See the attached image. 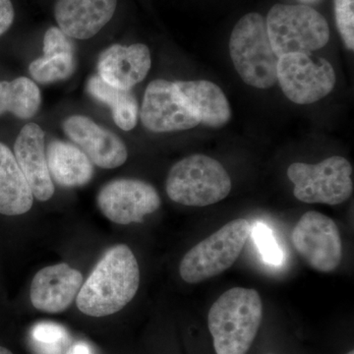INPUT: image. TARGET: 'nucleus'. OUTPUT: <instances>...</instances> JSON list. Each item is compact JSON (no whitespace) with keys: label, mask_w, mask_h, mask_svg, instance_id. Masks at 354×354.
Here are the masks:
<instances>
[{"label":"nucleus","mask_w":354,"mask_h":354,"mask_svg":"<svg viewBox=\"0 0 354 354\" xmlns=\"http://www.w3.org/2000/svg\"><path fill=\"white\" fill-rule=\"evenodd\" d=\"M140 285L136 257L125 244L106 251L76 297V305L85 315L104 317L118 313L132 301Z\"/></svg>","instance_id":"nucleus-1"},{"label":"nucleus","mask_w":354,"mask_h":354,"mask_svg":"<svg viewBox=\"0 0 354 354\" xmlns=\"http://www.w3.org/2000/svg\"><path fill=\"white\" fill-rule=\"evenodd\" d=\"M263 320V304L252 288H234L212 305L208 328L216 354H246Z\"/></svg>","instance_id":"nucleus-2"},{"label":"nucleus","mask_w":354,"mask_h":354,"mask_svg":"<svg viewBox=\"0 0 354 354\" xmlns=\"http://www.w3.org/2000/svg\"><path fill=\"white\" fill-rule=\"evenodd\" d=\"M230 53L237 73L247 85L269 88L277 83L279 57L272 50L266 19L259 13L246 14L232 30Z\"/></svg>","instance_id":"nucleus-3"},{"label":"nucleus","mask_w":354,"mask_h":354,"mask_svg":"<svg viewBox=\"0 0 354 354\" xmlns=\"http://www.w3.org/2000/svg\"><path fill=\"white\" fill-rule=\"evenodd\" d=\"M232 179L215 158L196 153L176 162L167 176L165 190L172 201L189 207H206L225 199Z\"/></svg>","instance_id":"nucleus-4"},{"label":"nucleus","mask_w":354,"mask_h":354,"mask_svg":"<svg viewBox=\"0 0 354 354\" xmlns=\"http://www.w3.org/2000/svg\"><path fill=\"white\" fill-rule=\"evenodd\" d=\"M268 35L277 57L320 50L330 39L322 14L307 6L274 4L266 18Z\"/></svg>","instance_id":"nucleus-5"},{"label":"nucleus","mask_w":354,"mask_h":354,"mask_svg":"<svg viewBox=\"0 0 354 354\" xmlns=\"http://www.w3.org/2000/svg\"><path fill=\"white\" fill-rule=\"evenodd\" d=\"M250 232V223L244 218L223 225L185 254L179 265L181 279L198 283L227 271L241 255Z\"/></svg>","instance_id":"nucleus-6"},{"label":"nucleus","mask_w":354,"mask_h":354,"mask_svg":"<svg viewBox=\"0 0 354 354\" xmlns=\"http://www.w3.org/2000/svg\"><path fill=\"white\" fill-rule=\"evenodd\" d=\"M353 171L346 158L334 156L316 165L295 162L288 167V176L299 201L335 206L353 195Z\"/></svg>","instance_id":"nucleus-7"},{"label":"nucleus","mask_w":354,"mask_h":354,"mask_svg":"<svg viewBox=\"0 0 354 354\" xmlns=\"http://www.w3.org/2000/svg\"><path fill=\"white\" fill-rule=\"evenodd\" d=\"M334 67L324 58L307 53H290L279 57L277 82L288 100L297 104L320 101L334 90Z\"/></svg>","instance_id":"nucleus-8"},{"label":"nucleus","mask_w":354,"mask_h":354,"mask_svg":"<svg viewBox=\"0 0 354 354\" xmlns=\"http://www.w3.org/2000/svg\"><path fill=\"white\" fill-rule=\"evenodd\" d=\"M297 252L315 271H335L342 259L341 232L334 220L318 212H307L291 234Z\"/></svg>","instance_id":"nucleus-9"},{"label":"nucleus","mask_w":354,"mask_h":354,"mask_svg":"<svg viewBox=\"0 0 354 354\" xmlns=\"http://www.w3.org/2000/svg\"><path fill=\"white\" fill-rule=\"evenodd\" d=\"M140 118L144 127L155 133L183 131L201 124L176 82L157 79L144 94Z\"/></svg>","instance_id":"nucleus-10"},{"label":"nucleus","mask_w":354,"mask_h":354,"mask_svg":"<svg viewBox=\"0 0 354 354\" xmlns=\"http://www.w3.org/2000/svg\"><path fill=\"white\" fill-rule=\"evenodd\" d=\"M102 215L118 225L142 223L160 209L162 201L150 183L139 179L120 178L102 186L97 197Z\"/></svg>","instance_id":"nucleus-11"},{"label":"nucleus","mask_w":354,"mask_h":354,"mask_svg":"<svg viewBox=\"0 0 354 354\" xmlns=\"http://www.w3.org/2000/svg\"><path fill=\"white\" fill-rule=\"evenodd\" d=\"M64 131L90 158L93 165L113 169L127 162L128 152L122 140L106 128L84 115H72L64 120Z\"/></svg>","instance_id":"nucleus-12"},{"label":"nucleus","mask_w":354,"mask_h":354,"mask_svg":"<svg viewBox=\"0 0 354 354\" xmlns=\"http://www.w3.org/2000/svg\"><path fill=\"white\" fill-rule=\"evenodd\" d=\"M84 283L83 274L66 263L48 266L32 279V306L46 313H62L75 301Z\"/></svg>","instance_id":"nucleus-13"},{"label":"nucleus","mask_w":354,"mask_h":354,"mask_svg":"<svg viewBox=\"0 0 354 354\" xmlns=\"http://www.w3.org/2000/svg\"><path fill=\"white\" fill-rule=\"evenodd\" d=\"M14 156L32 196L41 202L50 200L55 194V184L48 169L44 132L37 123H28L21 129L14 144Z\"/></svg>","instance_id":"nucleus-14"},{"label":"nucleus","mask_w":354,"mask_h":354,"mask_svg":"<svg viewBox=\"0 0 354 354\" xmlns=\"http://www.w3.org/2000/svg\"><path fill=\"white\" fill-rule=\"evenodd\" d=\"M151 65L152 58L146 44H113L100 55L97 72L109 85L131 90L146 78Z\"/></svg>","instance_id":"nucleus-15"},{"label":"nucleus","mask_w":354,"mask_h":354,"mask_svg":"<svg viewBox=\"0 0 354 354\" xmlns=\"http://www.w3.org/2000/svg\"><path fill=\"white\" fill-rule=\"evenodd\" d=\"M116 6L118 0H57L55 18L69 38L88 39L108 24Z\"/></svg>","instance_id":"nucleus-16"},{"label":"nucleus","mask_w":354,"mask_h":354,"mask_svg":"<svg viewBox=\"0 0 354 354\" xmlns=\"http://www.w3.org/2000/svg\"><path fill=\"white\" fill-rule=\"evenodd\" d=\"M46 153L51 179L62 187H81L92 180L94 165L78 147L53 140Z\"/></svg>","instance_id":"nucleus-17"},{"label":"nucleus","mask_w":354,"mask_h":354,"mask_svg":"<svg viewBox=\"0 0 354 354\" xmlns=\"http://www.w3.org/2000/svg\"><path fill=\"white\" fill-rule=\"evenodd\" d=\"M34 196L15 156L0 142V214L24 215L32 209Z\"/></svg>","instance_id":"nucleus-18"},{"label":"nucleus","mask_w":354,"mask_h":354,"mask_svg":"<svg viewBox=\"0 0 354 354\" xmlns=\"http://www.w3.org/2000/svg\"><path fill=\"white\" fill-rule=\"evenodd\" d=\"M191 106L205 127L221 128L232 118V109L225 93L215 83L207 80L176 81Z\"/></svg>","instance_id":"nucleus-19"},{"label":"nucleus","mask_w":354,"mask_h":354,"mask_svg":"<svg viewBox=\"0 0 354 354\" xmlns=\"http://www.w3.org/2000/svg\"><path fill=\"white\" fill-rule=\"evenodd\" d=\"M87 91L95 101L106 104L111 109L114 122L120 129L130 131L136 127L139 106L131 90L114 87L95 75L88 79Z\"/></svg>","instance_id":"nucleus-20"},{"label":"nucleus","mask_w":354,"mask_h":354,"mask_svg":"<svg viewBox=\"0 0 354 354\" xmlns=\"http://www.w3.org/2000/svg\"><path fill=\"white\" fill-rule=\"evenodd\" d=\"M41 104V91L31 79L0 81V115L11 113L20 120H30L38 113Z\"/></svg>","instance_id":"nucleus-21"},{"label":"nucleus","mask_w":354,"mask_h":354,"mask_svg":"<svg viewBox=\"0 0 354 354\" xmlns=\"http://www.w3.org/2000/svg\"><path fill=\"white\" fill-rule=\"evenodd\" d=\"M75 65L74 55H53L32 62L29 71L37 82L50 84L68 79L75 71Z\"/></svg>","instance_id":"nucleus-22"},{"label":"nucleus","mask_w":354,"mask_h":354,"mask_svg":"<svg viewBox=\"0 0 354 354\" xmlns=\"http://www.w3.org/2000/svg\"><path fill=\"white\" fill-rule=\"evenodd\" d=\"M337 31L349 50H354V0H334Z\"/></svg>","instance_id":"nucleus-23"},{"label":"nucleus","mask_w":354,"mask_h":354,"mask_svg":"<svg viewBox=\"0 0 354 354\" xmlns=\"http://www.w3.org/2000/svg\"><path fill=\"white\" fill-rule=\"evenodd\" d=\"M252 234L254 241L266 262L272 265L281 264L283 259V252L269 227L265 223H257L253 228Z\"/></svg>","instance_id":"nucleus-24"},{"label":"nucleus","mask_w":354,"mask_h":354,"mask_svg":"<svg viewBox=\"0 0 354 354\" xmlns=\"http://www.w3.org/2000/svg\"><path fill=\"white\" fill-rule=\"evenodd\" d=\"M44 57L58 55H74L71 38L58 27H51L44 37Z\"/></svg>","instance_id":"nucleus-25"},{"label":"nucleus","mask_w":354,"mask_h":354,"mask_svg":"<svg viewBox=\"0 0 354 354\" xmlns=\"http://www.w3.org/2000/svg\"><path fill=\"white\" fill-rule=\"evenodd\" d=\"M32 337L44 344H55L66 337V330L55 324H39L32 330Z\"/></svg>","instance_id":"nucleus-26"},{"label":"nucleus","mask_w":354,"mask_h":354,"mask_svg":"<svg viewBox=\"0 0 354 354\" xmlns=\"http://www.w3.org/2000/svg\"><path fill=\"white\" fill-rule=\"evenodd\" d=\"M14 17L15 11L11 0H0V36L10 29Z\"/></svg>","instance_id":"nucleus-27"},{"label":"nucleus","mask_w":354,"mask_h":354,"mask_svg":"<svg viewBox=\"0 0 354 354\" xmlns=\"http://www.w3.org/2000/svg\"><path fill=\"white\" fill-rule=\"evenodd\" d=\"M67 354H92L88 346L84 344H77L73 348H70Z\"/></svg>","instance_id":"nucleus-28"},{"label":"nucleus","mask_w":354,"mask_h":354,"mask_svg":"<svg viewBox=\"0 0 354 354\" xmlns=\"http://www.w3.org/2000/svg\"><path fill=\"white\" fill-rule=\"evenodd\" d=\"M0 354H13L8 348L0 346Z\"/></svg>","instance_id":"nucleus-29"},{"label":"nucleus","mask_w":354,"mask_h":354,"mask_svg":"<svg viewBox=\"0 0 354 354\" xmlns=\"http://www.w3.org/2000/svg\"><path fill=\"white\" fill-rule=\"evenodd\" d=\"M302 1L314 2V1H317V0H302Z\"/></svg>","instance_id":"nucleus-30"},{"label":"nucleus","mask_w":354,"mask_h":354,"mask_svg":"<svg viewBox=\"0 0 354 354\" xmlns=\"http://www.w3.org/2000/svg\"><path fill=\"white\" fill-rule=\"evenodd\" d=\"M346 354H354V351H353H353H348V353H346Z\"/></svg>","instance_id":"nucleus-31"},{"label":"nucleus","mask_w":354,"mask_h":354,"mask_svg":"<svg viewBox=\"0 0 354 354\" xmlns=\"http://www.w3.org/2000/svg\"><path fill=\"white\" fill-rule=\"evenodd\" d=\"M268 354H272V353H268Z\"/></svg>","instance_id":"nucleus-32"}]
</instances>
